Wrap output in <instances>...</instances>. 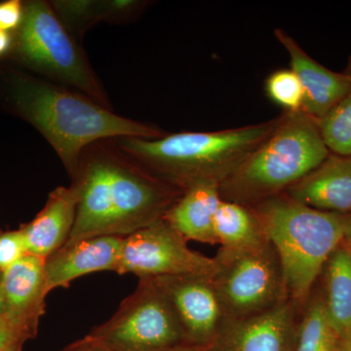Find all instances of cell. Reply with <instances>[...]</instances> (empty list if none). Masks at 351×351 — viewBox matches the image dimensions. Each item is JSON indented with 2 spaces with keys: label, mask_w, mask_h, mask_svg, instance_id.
Segmentation results:
<instances>
[{
  "label": "cell",
  "mask_w": 351,
  "mask_h": 351,
  "mask_svg": "<svg viewBox=\"0 0 351 351\" xmlns=\"http://www.w3.org/2000/svg\"><path fill=\"white\" fill-rule=\"evenodd\" d=\"M213 277L184 274L154 278L174 308L184 334V346L208 348L226 322L225 311Z\"/></svg>",
  "instance_id": "cell-10"
},
{
  "label": "cell",
  "mask_w": 351,
  "mask_h": 351,
  "mask_svg": "<svg viewBox=\"0 0 351 351\" xmlns=\"http://www.w3.org/2000/svg\"><path fill=\"white\" fill-rule=\"evenodd\" d=\"M0 82L4 105L49 143L71 179L82 152L95 142L165 134L152 124L121 117L80 92L17 69H2Z\"/></svg>",
  "instance_id": "cell-2"
},
{
  "label": "cell",
  "mask_w": 351,
  "mask_h": 351,
  "mask_svg": "<svg viewBox=\"0 0 351 351\" xmlns=\"http://www.w3.org/2000/svg\"><path fill=\"white\" fill-rule=\"evenodd\" d=\"M23 346H9V348H0V351H22Z\"/></svg>",
  "instance_id": "cell-33"
},
{
  "label": "cell",
  "mask_w": 351,
  "mask_h": 351,
  "mask_svg": "<svg viewBox=\"0 0 351 351\" xmlns=\"http://www.w3.org/2000/svg\"><path fill=\"white\" fill-rule=\"evenodd\" d=\"M351 239V214L348 215V221H346V239Z\"/></svg>",
  "instance_id": "cell-32"
},
{
  "label": "cell",
  "mask_w": 351,
  "mask_h": 351,
  "mask_svg": "<svg viewBox=\"0 0 351 351\" xmlns=\"http://www.w3.org/2000/svg\"><path fill=\"white\" fill-rule=\"evenodd\" d=\"M274 36L290 60V69L299 78L304 91L302 112L316 122L336 107L350 87L348 73H335L316 62L288 32L276 29Z\"/></svg>",
  "instance_id": "cell-14"
},
{
  "label": "cell",
  "mask_w": 351,
  "mask_h": 351,
  "mask_svg": "<svg viewBox=\"0 0 351 351\" xmlns=\"http://www.w3.org/2000/svg\"><path fill=\"white\" fill-rule=\"evenodd\" d=\"M215 288L226 319L247 317L285 299L282 267L269 240L235 253L219 252Z\"/></svg>",
  "instance_id": "cell-8"
},
{
  "label": "cell",
  "mask_w": 351,
  "mask_h": 351,
  "mask_svg": "<svg viewBox=\"0 0 351 351\" xmlns=\"http://www.w3.org/2000/svg\"><path fill=\"white\" fill-rule=\"evenodd\" d=\"M43 258L27 254L2 272L3 317L27 339L38 334L39 322L45 313L46 297L50 293Z\"/></svg>",
  "instance_id": "cell-12"
},
{
  "label": "cell",
  "mask_w": 351,
  "mask_h": 351,
  "mask_svg": "<svg viewBox=\"0 0 351 351\" xmlns=\"http://www.w3.org/2000/svg\"><path fill=\"white\" fill-rule=\"evenodd\" d=\"M63 351H110L107 348H104L100 343L95 341L94 339L85 337L80 341H75L73 345L64 348Z\"/></svg>",
  "instance_id": "cell-27"
},
{
  "label": "cell",
  "mask_w": 351,
  "mask_h": 351,
  "mask_svg": "<svg viewBox=\"0 0 351 351\" xmlns=\"http://www.w3.org/2000/svg\"><path fill=\"white\" fill-rule=\"evenodd\" d=\"M250 207L278 256L286 297L301 304L308 298L332 254L345 240L348 215L321 211L285 193Z\"/></svg>",
  "instance_id": "cell-4"
},
{
  "label": "cell",
  "mask_w": 351,
  "mask_h": 351,
  "mask_svg": "<svg viewBox=\"0 0 351 351\" xmlns=\"http://www.w3.org/2000/svg\"><path fill=\"white\" fill-rule=\"evenodd\" d=\"M25 255L27 246L21 230L0 234V271H5Z\"/></svg>",
  "instance_id": "cell-24"
},
{
  "label": "cell",
  "mask_w": 351,
  "mask_h": 351,
  "mask_svg": "<svg viewBox=\"0 0 351 351\" xmlns=\"http://www.w3.org/2000/svg\"><path fill=\"white\" fill-rule=\"evenodd\" d=\"M77 202L71 186L51 191L36 218L21 226L27 254L45 260L68 242L75 228Z\"/></svg>",
  "instance_id": "cell-15"
},
{
  "label": "cell",
  "mask_w": 351,
  "mask_h": 351,
  "mask_svg": "<svg viewBox=\"0 0 351 351\" xmlns=\"http://www.w3.org/2000/svg\"><path fill=\"white\" fill-rule=\"evenodd\" d=\"M280 117L214 132H180L156 138H113L134 160L184 191L202 180L221 184L278 125Z\"/></svg>",
  "instance_id": "cell-3"
},
{
  "label": "cell",
  "mask_w": 351,
  "mask_h": 351,
  "mask_svg": "<svg viewBox=\"0 0 351 351\" xmlns=\"http://www.w3.org/2000/svg\"><path fill=\"white\" fill-rule=\"evenodd\" d=\"M219 252L235 253L267 241L262 223L254 210L232 201L221 200L214 221Z\"/></svg>",
  "instance_id": "cell-19"
},
{
  "label": "cell",
  "mask_w": 351,
  "mask_h": 351,
  "mask_svg": "<svg viewBox=\"0 0 351 351\" xmlns=\"http://www.w3.org/2000/svg\"><path fill=\"white\" fill-rule=\"evenodd\" d=\"M219 186L213 180L189 184L162 219L186 241L218 244L214 221L223 200Z\"/></svg>",
  "instance_id": "cell-17"
},
{
  "label": "cell",
  "mask_w": 351,
  "mask_h": 351,
  "mask_svg": "<svg viewBox=\"0 0 351 351\" xmlns=\"http://www.w3.org/2000/svg\"><path fill=\"white\" fill-rule=\"evenodd\" d=\"M284 193L321 211L351 213V156L330 154L324 162Z\"/></svg>",
  "instance_id": "cell-16"
},
{
  "label": "cell",
  "mask_w": 351,
  "mask_h": 351,
  "mask_svg": "<svg viewBox=\"0 0 351 351\" xmlns=\"http://www.w3.org/2000/svg\"><path fill=\"white\" fill-rule=\"evenodd\" d=\"M71 186L78 202L68 241L131 234L162 219L184 191L145 169L113 138L85 147Z\"/></svg>",
  "instance_id": "cell-1"
},
{
  "label": "cell",
  "mask_w": 351,
  "mask_h": 351,
  "mask_svg": "<svg viewBox=\"0 0 351 351\" xmlns=\"http://www.w3.org/2000/svg\"><path fill=\"white\" fill-rule=\"evenodd\" d=\"M24 3V20L13 34L9 57L36 75L112 108L82 43L66 31L50 2L29 0Z\"/></svg>",
  "instance_id": "cell-6"
},
{
  "label": "cell",
  "mask_w": 351,
  "mask_h": 351,
  "mask_svg": "<svg viewBox=\"0 0 351 351\" xmlns=\"http://www.w3.org/2000/svg\"><path fill=\"white\" fill-rule=\"evenodd\" d=\"M25 3L20 0L0 2V29L14 34L22 25Z\"/></svg>",
  "instance_id": "cell-25"
},
{
  "label": "cell",
  "mask_w": 351,
  "mask_h": 351,
  "mask_svg": "<svg viewBox=\"0 0 351 351\" xmlns=\"http://www.w3.org/2000/svg\"><path fill=\"white\" fill-rule=\"evenodd\" d=\"M122 239L119 235H97L66 242L45 258L48 291L68 288L75 279L94 272L117 274Z\"/></svg>",
  "instance_id": "cell-13"
},
{
  "label": "cell",
  "mask_w": 351,
  "mask_h": 351,
  "mask_svg": "<svg viewBox=\"0 0 351 351\" xmlns=\"http://www.w3.org/2000/svg\"><path fill=\"white\" fill-rule=\"evenodd\" d=\"M13 47V34L0 29V59L10 54Z\"/></svg>",
  "instance_id": "cell-28"
},
{
  "label": "cell",
  "mask_w": 351,
  "mask_h": 351,
  "mask_svg": "<svg viewBox=\"0 0 351 351\" xmlns=\"http://www.w3.org/2000/svg\"><path fill=\"white\" fill-rule=\"evenodd\" d=\"M4 313V295L2 287V271H0V317H3Z\"/></svg>",
  "instance_id": "cell-30"
},
{
  "label": "cell",
  "mask_w": 351,
  "mask_h": 351,
  "mask_svg": "<svg viewBox=\"0 0 351 351\" xmlns=\"http://www.w3.org/2000/svg\"><path fill=\"white\" fill-rule=\"evenodd\" d=\"M216 258L189 248L188 241L163 219L123 237L117 274L138 278L205 274L218 271Z\"/></svg>",
  "instance_id": "cell-9"
},
{
  "label": "cell",
  "mask_w": 351,
  "mask_h": 351,
  "mask_svg": "<svg viewBox=\"0 0 351 351\" xmlns=\"http://www.w3.org/2000/svg\"><path fill=\"white\" fill-rule=\"evenodd\" d=\"M166 351H205L203 348H193V346H181L172 350Z\"/></svg>",
  "instance_id": "cell-31"
},
{
  "label": "cell",
  "mask_w": 351,
  "mask_h": 351,
  "mask_svg": "<svg viewBox=\"0 0 351 351\" xmlns=\"http://www.w3.org/2000/svg\"><path fill=\"white\" fill-rule=\"evenodd\" d=\"M297 304L288 298L262 313L226 319L218 337L205 351H294Z\"/></svg>",
  "instance_id": "cell-11"
},
{
  "label": "cell",
  "mask_w": 351,
  "mask_h": 351,
  "mask_svg": "<svg viewBox=\"0 0 351 351\" xmlns=\"http://www.w3.org/2000/svg\"><path fill=\"white\" fill-rule=\"evenodd\" d=\"M27 338L4 317H0V348L23 346Z\"/></svg>",
  "instance_id": "cell-26"
},
{
  "label": "cell",
  "mask_w": 351,
  "mask_h": 351,
  "mask_svg": "<svg viewBox=\"0 0 351 351\" xmlns=\"http://www.w3.org/2000/svg\"><path fill=\"white\" fill-rule=\"evenodd\" d=\"M343 244L351 252V239L343 240Z\"/></svg>",
  "instance_id": "cell-34"
},
{
  "label": "cell",
  "mask_w": 351,
  "mask_h": 351,
  "mask_svg": "<svg viewBox=\"0 0 351 351\" xmlns=\"http://www.w3.org/2000/svg\"><path fill=\"white\" fill-rule=\"evenodd\" d=\"M346 73L350 87L336 107L317 122L321 136L330 152L338 156H351V57Z\"/></svg>",
  "instance_id": "cell-22"
},
{
  "label": "cell",
  "mask_w": 351,
  "mask_h": 351,
  "mask_svg": "<svg viewBox=\"0 0 351 351\" xmlns=\"http://www.w3.org/2000/svg\"><path fill=\"white\" fill-rule=\"evenodd\" d=\"M329 156L315 120L302 112L283 113L269 137L221 182V198L253 206L286 193Z\"/></svg>",
  "instance_id": "cell-5"
},
{
  "label": "cell",
  "mask_w": 351,
  "mask_h": 351,
  "mask_svg": "<svg viewBox=\"0 0 351 351\" xmlns=\"http://www.w3.org/2000/svg\"><path fill=\"white\" fill-rule=\"evenodd\" d=\"M339 336L328 318L322 295L307 304L298 327L294 351H338Z\"/></svg>",
  "instance_id": "cell-21"
},
{
  "label": "cell",
  "mask_w": 351,
  "mask_h": 351,
  "mask_svg": "<svg viewBox=\"0 0 351 351\" xmlns=\"http://www.w3.org/2000/svg\"><path fill=\"white\" fill-rule=\"evenodd\" d=\"M265 94L285 112H302L304 91L299 78L291 69H278L265 80Z\"/></svg>",
  "instance_id": "cell-23"
},
{
  "label": "cell",
  "mask_w": 351,
  "mask_h": 351,
  "mask_svg": "<svg viewBox=\"0 0 351 351\" xmlns=\"http://www.w3.org/2000/svg\"><path fill=\"white\" fill-rule=\"evenodd\" d=\"M88 337L110 351H166L184 346L174 308L154 278L140 279L112 317Z\"/></svg>",
  "instance_id": "cell-7"
},
{
  "label": "cell",
  "mask_w": 351,
  "mask_h": 351,
  "mask_svg": "<svg viewBox=\"0 0 351 351\" xmlns=\"http://www.w3.org/2000/svg\"><path fill=\"white\" fill-rule=\"evenodd\" d=\"M50 4L66 31L80 43L95 25L112 23L110 0H55Z\"/></svg>",
  "instance_id": "cell-20"
},
{
  "label": "cell",
  "mask_w": 351,
  "mask_h": 351,
  "mask_svg": "<svg viewBox=\"0 0 351 351\" xmlns=\"http://www.w3.org/2000/svg\"><path fill=\"white\" fill-rule=\"evenodd\" d=\"M324 269L323 302L332 328L341 338L351 334V252L341 243Z\"/></svg>",
  "instance_id": "cell-18"
},
{
  "label": "cell",
  "mask_w": 351,
  "mask_h": 351,
  "mask_svg": "<svg viewBox=\"0 0 351 351\" xmlns=\"http://www.w3.org/2000/svg\"><path fill=\"white\" fill-rule=\"evenodd\" d=\"M338 351H351V334L339 338Z\"/></svg>",
  "instance_id": "cell-29"
}]
</instances>
